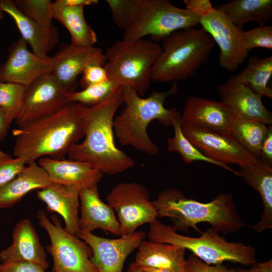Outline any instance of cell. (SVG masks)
<instances>
[{"mask_svg": "<svg viewBox=\"0 0 272 272\" xmlns=\"http://www.w3.org/2000/svg\"><path fill=\"white\" fill-rule=\"evenodd\" d=\"M123 103L122 86L93 106L72 103L74 111L83 122L85 135L82 143L69 149V159L85 162L108 175L123 172L134 166L133 160L114 142L113 120L117 110Z\"/></svg>", "mask_w": 272, "mask_h": 272, "instance_id": "6da1fadb", "label": "cell"}, {"mask_svg": "<svg viewBox=\"0 0 272 272\" xmlns=\"http://www.w3.org/2000/svg\"><path fill=\"white\" fill-rule=\"evenodd\" d=\"M12 132L13 155L23 158L28 165L42 157L64 158L70 148L84 137L85 127L71 103L51 115L18 126Z\"/></svg>", "mask_w": 272, "mask_h": 272, "instance_id": "7a4b0ae2", "label": "cell"}, {"mask_svg": "<svg viewBox=\"0 0 272 272\" xmlns=\"http://www.w3.org/2000/svg\"><path fill=\"white\" fill-rule=\"evenodd\" d=\"M152 201L158 217L170 218L177 231L188 232L191 228L200 233L197 225L207 223L213 229L226 235L247 226L230 193H220L205 203L187 198L180 190L170 188L160 191Z\"/></svg>", "mask_w": 272, "mask_h": 272, "instance_id": "3957f363", "label": "cell"}, {"mask_svg": "<svg viewBox=\"0 0 272 272\" xmlns=\"http://www.w3.org/2000/svg\"><path fill=\"white\" fill-rule=\"evenodd\" d=\"M125 107L115 116L114 134L122 146H128L151 155L159 152L157 145L149 137L147 127L150 122L158 120L166 126H171L174 119L181 113L175 108H166V99L176 95L178 91L177 82L168 90L153 91L149 96L143 98L130 87H122Z\"/></svg>", "mask_w": 272, "mask_h": 272, "instance_id": "277c9868", "label": "cell"}, {"mask_svg": "<svg viewBox=\"0 0 272 272\" xmlns=\"http://www.w3.org/2000/svg\"><path fill=\"white\" fill-rule=\"evenodd\" d=\"M152 70V81L177 82L194 76L207 62L215 43L202 28L176 31L163 40Z\"/></svg>", "mask_w": 272, "mask_h": 272, "instance_id": "5b68a950", "label": "cell"}, {"mask_svg": "<svg viewBox=\"0 0 272 272\" xmlns=\"http://www.w3.org/2000/svg\"><path fill=\"white\" fill-rule=\"evenodd\" d=\"M149 224V240L180 246L207 264L232 262L251 266L257 262L254 247L242 242H229L211 228L201 231L199 236L193 237L178 233L173 226L157 219Z\"/></svg>", "mask_w": 272, "mask_h": 272, "instance_id": "8992f818", "label": "cell"}, {"mask_svg": "<svg viewBox=\"0 0 272 272\" xmlns=\"http://www.w3.org/2000/svg\"><path fill=\"white\" fill-rule=\"evenodd\" d=\"M162 51L152 40L116 41L105 53L108 80L134 89L142 97L150 88L153 66Z\"/></svg>", "mask_w": 272, "mask_h": 272, "instance_id": "52a82bcc", "label": "cell"}, {"mask_svg": "<svg viewBox=\"0 0 272 272\" xmlns=\"http://www.w3.org/2000/svg\"><path fill=\"white\" fill-rule=\"evenodd\" d=\"M200 19L169 0H133L122 39L138 40L149 35L158 42L176 31L195 27Z\"/></svg>", "mask_w": 272, "mask_h": 272, "instance_id": "ba28073f", "label": "cell"}, {"mask_svg": "<svg viewBox=\"0 0 272 272\" xmlns=\"http://www.w3.org/2000/svg\"><path fill=\"white\" fill-rule=\"evenodd\" d=\"M37 217L50 239L46 250L53 259L52 272H98L90 260V247L67 232L57 216L53 215L50 221L46 212L40 210Z\"/></svg>", "mask_w": 272, "mask_h": 272, "instance_id": "9c48e42d", "label": "cell"}, {"mask_svg": "<svg viewBox=\"0 0 272 272\" xmlns=\"http://www.w3.org/2000/svg\"><path fill=\"white\" fill-rule=\"evenodd\" d=\"M116 213L120 236L136 231L140 226L156 220L158 214L148 190L137 182H121L115 185L106 197Z\"/></svg>", "mask_w": 272, "mask_h": 272, "instance_id": "30bf717a", "label": "cell"}, {"mask_svg": "<svg viewBox=\"0 0 272 272\" xmlns=\"http://www.w3.org/2000/svg\"><path fill=\"white\" fill-rule=\"evenodd\" d=\"M199 24L220 48L221 67L233 72L244 63L249 51L243 29L235 26L222 12L215 8L200 19Z\"/></svg>", "mask_w": 272, "mask_h": 272, "instance_id": "8fae6325", "label": "cell"}, {"mask_svg": "<svg viewBox=\"0 0 272 272\" xmlns=\"http://www.w3.org/2000/svg\"><path fill=\"white\" fill-rule=\"evenodd\" d=\"M77 236L90 247V260L98 272H122L126 258L137 249L146 234L138 231L110 239L80 231Z\"/></svg>", "mask_w": 272, "mask_h": 272, "instance_id": "7c38bea8", "label": "cell"}, {"mask_svg": "<svg viewBox=\"0 0 272 272\" xmlns=\"http://www.w3.org/2000/svg\"><path fill=\"white\" fill-rule=\"evenodd\" d=\"M71 103L52 73L26 87L22 111L15 121L20 126L51 115Z\"/></svg>", "mask_w": 272, "mask_h": 272, "instance_id": "4fadbf2b", "label": "cell"}, {"mask_svg": "<svg viewBox=\"0 0 272 272\" xmlns=\"http://www.w3.org/2000/svg\"><path fill=\"white\" fill-rule=\"evenodd\" d=\"M27 45L21 37L9 46L7 60L0 64V82L27 87L43 75L52 72L55 57H40L29 51Z\"/></svg>", "mask_w": 272, "mask_h": 272, "instance_id": "5bb4252c", "label": "cell"}, {"mask_svg": "<svg viewBox=\"0 0 272 272\" xmlns=\"http://www.w3.org/2000/svg\"><path fill=\"white\" fill-rule=\"evenodd\" d=\"M185 137L205 156L218 163L242 167L257 159L242 146L231 134L181 127Z\"/></svg>", "mask_w": 272, "mask_h": 272, "instance_id": "9a60e30c", "label": "cell"}, {"mask_svg": "<svg viewBox=\"0 0 272 272\" xmlns=\"http://www.w3.org/2000/svg\"><path fill=\"white\" fill-rule=\"evenodd\" d=\"M234 118V113L225 103L191 96L185 102L180 122L181 127L231 134Z\"/></svg>", "mask_w": 272, "mask_h": 272, "instance_id": "2e32d148", "label": "cell"}, {"mask_svg": "<svg viewBox=\"0 0 272 272\" xmlns=\"http://www.w3.org/2000/svg\"><path fill=\"white\" fill-rule=\"evenodd\" d=\"M53 56L56 63L51 73L66 94L76 91L77 77L86 66L92 64L105 66L106 63L102 50L94 46L62 43Z\"/></svg>", "mask_w": 272, "mask_h": 272, "instance_id": "e0dca14e", "label": "cell"}, {"mask_svg": "<svg viewBox=\"0 0 272 272\" xmlns=\"http://www.w3.org/2000/svg\"><path fill=\"white\" fill-rule=\"evenodd\" d=\"M221 101L241 117L266 125L272 124V113L263 104L262 97L232 77L217 87Z\"/></svg>", "mask_w": 272, "mask_h": 272, "instance_id": "ac0fdd59", "label": "cell"}, {"mask_svg": "<svg viewBox=\"0 0 272 272\" xmlns=\"http://www.w3.org/2000/svg\"><path fill=\"white\" fill-rule=\"evenodd\" d=\"M11 245L0 251L1 263L27 261L35 263L45 270L49 267L47 254L31 222L19 221L12 232Z\"/></svg>", "mask_w": 272, "mask_h": 272, "instance_id": "d6986e66", "label": "cell"}, {"mask_svg": "<svg viewBox=\"0 0 272 272\" xmlns=\"http://www.w3.org/2000/svg\"><path fill=\"white\" fill-rule=\"evenodd\" d=\"M80 231L92 233L101 229L120 236V225L113 209L101 199L98 185L81 189L79 193Z\"/></svg>", "mask_w": 272, "mask_h": 272, "instance_id": "ffe728a7", "label": "cell"}, {"mask_svg": "<svg viewBox=\"0 0 272 272\" xmlns=\"http://www.w3.org/2000/svg\"><path fill=\"white\" fill-rule=\"evenodd\" d=\"M37 163L46 172L52 183L72 186L81 189L98 185L103 174L89 164L76 160L40 158Z\"/></svg>", "mask_w": 272, "mask_h": 272, "instance_id": "44dd1931", "label": "cell"}, {"mask_svg": "<svg viewBox=\"0 0 272 272\" xmlns=\"http://www.w3.org/2000/svg\"><path fill=\"white\" fill-rule=\"evenodd\" d=\"M80 191L76 187L51 182L37 192L38 198L46 205V210L60 215L63 219L65 230L76 236L80 231L78 215Z\"/></svg>", "mask_w": 272, "mask_h": 272, "instance_id": "7402d4cb", "label": "cell"}, {"mask_svg": "<svg viewBox=\"0 0 272 272\" xmlns=\"http://www.w3.org/2000/svg\"><path fill=\"white\" fill-rule=\"evenodd\" d=\"M237 172L238 177L259 193L263 206L261 218L252 229L258 233L271 229L272 166L257 158L251 164L239 167Z\"/></svg>", "mask_w": 272, "mask_h": 272, "instance_id": "603a6c76", "label": "cell"}, {"mask_svg": "<svg viewBox=\"0 0 272 272\" xmlns=\"http://www.w3.org/2000/svg\"><path fill=\"white\" fill-rule=\"evenodd\" d=\"M0 6L14 21L22 38L29 44L32 52L41 57L55 47L59 41L58 32L49 31L25 15L13 0H0Z\"/></svg>", "mask_w": 272, "mask_h": 272, "instance_id": "cb8c5ba5", "label": "cell"}, {"mask_svg": "<svg viewBox=\"0 0 272 272\" xmlns=\"http://www.w3.org/2000/svg\"><path fill=\"white\" fill-rule=\"evenodd\" d=\"M137 249L134 262L139 266L187 272L186 250L180 246L144 239Z\"/></svg>", "mask_w": 272, "mask_h": 272, "instance_id": "d4e9b609", "label": "cell"}, {"mask_svg": "<svg viewBox=\"0 0 272 272\" xmlns=\"http://www.w3.org/2000/svg\"><path fill=\"white\" fill-rule=\"evenodd\" d=\"M51 182L37 162L27 165L12 180L0 188V209L13 207L28 193L41 189Z\"/></svg>", "mask_w": 272, "mask_h": 272, "instance_id": "484cf974", "label": "cell"}, {"mask_svg": "<svg viewBox=\"0 0 272 272\" xmlns=\"http://www.w3.org/2000/svg\"><path fill=\"white\" fill-rule=\"evenodd\" d=\"M84 8L64 6L55 1L52 4V17L68 30L71 44L81 47L94 46L97 36L85 19Z\"/></svg>", "mask_w": 272, "mask_h": 272, "instance_id": "4316f807", "label": "cell"}, {"mask_svg": "<svg viewBox=\"0 0 272 272\" xmlns=\"http://www.w3.org/2000/svg\"><path fill=\"white\" fill-rule=\"evenodd\" d=\"M215 8L241 29L250 22L266 25L272 18L271 0H233Z\"/></svg>", "mask_w": 272, "mask_h": 272, "instance_id": "83f0119b", "label": "cell"}, {"mask_svg": "<svg viewBox=\"0 0 272 272\" xmlns=\"http://www.w3.org/2000/svg\"><path fill=\"white\" fill-rule=\"evenodd\" d=\"M272 76V56L250 57L245 68L232 78L236 82L247 86L262 97L272 98V89L269 86Z\"/></svg>", "mask_w": 272, "mask_h": 272, "instance_id": "f1b7e54d", "label": "cell"}, {"mask_svg": "<svg viewBox=\"0 0 272 272\" xmlns=\"http://www.w3.org/2000/svg\"><path fill=\"white\" fill-rule=\"evenodd\" d=\"M234 114L231 134L248 152L257 158H259L261 146L266 134L268 125Z\"/></svg>", "mask_w": 272, "mask_h": 272, "instance_id": "f546056e", "label": "cell"}, {"mask_svg": "<svg viewBox=\"0 0 272 272\" xmlns=\"http://www.w3.org/2000/svg\"><path fill=\"white\" fill-rule=\"evenodd\" d=\"M180 116L173 120L172 125L174 136L167 139V150L170 152H176L181 156L183 161L188 164L196 161L208 162L219 166L238 176L237 171L229 165L214 161L201 153L184 135L180 122Z\"/></svg>", "mask_w": 272, "mask_h": 272, "instance_id": "4dcf8cb0", "label": "cell"}, {"mask_svg": "<svg viewBox=\"0 0 272 272\" xmlns=\"http://www.w3.org/2000/svg\"><path fill=\"white\" fill-rule=\"evenodd\" d=\"M26 87L20 84L0 82V107L11 125L22 111Z\"/></svg>", "mask_w": 272, "mask_h": 272, "instance_id": "1f68e13d", "label": "cell"}, {"mask_svg": "<svg viewBox=\"0 0 272 272\" xmlns=\"http://www.w3.org/2000/svg\"><path fill=\"white\" fill-rule=\"evenodd\" d=\"M18 8L28 18L44 29L53 32H58L52 22L50 0H14Z\"/></svg>", "mask_w": 272, "mask_h": 272, "instance_id": "d6a6232c", "label": "cell"}, {"mask_svg": "<svg viewBox=\"0 0 272 272\" xmlns=\"http://www.w3.org/2000/svg\"><path fill=\"white\" fill-rule=\"evenodd\" d=\"M116 83L108 80L88 86L80 91L66 94L70 103H77L86 106H93L104 101L118 87Z\"/></svg>", "mask_w": 272, "mask_h": 272, "instance_id": "836d02e7", "label": "cell"}, {"mask_svg": "<svg viewBox=\"0 0 272 272\" xmlns=\"http://www.w3.org/2000/svg\"><path fill=\"white\" fill-rule=\"evenodd\" d=\"M26 165L23 158H13L10 154L0 150V188L20 173Z\"/></svg>", "mask_w": 272, "mask_h": 272, "instance_id": "e575fe53", "label": "cell"}, {"mask_svg": "<svg viewBox=\"0 0 272 272\" xmlns=\"http://www.w3.org/2000/svg\"><path fill=\"white\" fill-rule=\"evenodd\" d=\"M244 37L249 51L257 48L272 49V26L262 25L244 31Z\"/></svg>", "mask_w": 272, "mask_h": 272, "instance_id": "d590c367", "label": "cell"}, {"mask_svg": "<svg viewBox=\"0 0 272 272\" xmlns=\"http://www.w3.org/2000/svg\"><path fill=\"white\" fill-rule=\"evenodd\" d=\"M106 2L110 8L113 22L124 30L130 17L133 0H107Z\"/></svg>", "mask_w": 272, "mask_h": 272, "instance_id": "8d00e7d4", "label": "cell"}, {"mask_svg": "<svg viewBox=\"0 0 272 272\" xmlns=\"http://www.w3.org/2000/svg\"><path fill=\"white\" fill-rule=\"evenodd\" d=\"M108 80L106 71L104 66L92 64L86 66L83 71L80 84L84 89Z\"/></svg>", "mask_w": 272, "mask_h": 272, "instance_id": "74e56055", "label": "cell"}, {"mask_svg": "<svg viewBox=\"0 0 272 272\" xmlns=\"http://www.w3.org/2000/svg\"><path fill=\"white\" fill-rule=\"evenodd\" d=\"M187 272H236V268H229L223 264H209L192 254L186 259Z\"/></svg>", "mask_w": 272, "mask_h": 272, "instance_id": "f35d334b", "label": "cell"}, {"mask_svg": "<svg viewBox=\"0 0 272 272\" xmlns=\"http://www.w3.org/2000/svg\"><path fill=\"white\" fill-rule=\"evenodd\" d=\"M0 272H45L40 266L27 261L0 262Z\"/></svg>", "mask_w": 272, "mask_h": 272, "instance_id": "ab89813d", "label": "cell"}, {"mask_svg": "<svg viewBox=\"0 0 272 272\" xmlns=\"http://www.w3.org/2000/svg\"><path fill=\"white\" fill-rule=\"evenodd\" d=\"M185 9L200 18L203 17L214 10L209 0H184Z\"/></svg>", "mask_w": 272, "mask_h": 272, "instance_id": "60d3db41", "label": "cell"}, {"mask_svg": "<svg viewBox=\"0 0 272 272\" xmlns=\"http://www.w3.org/2000/svg\"><path fill=\"white\" fill-rule=\"evenodd\" d=\"M258 158L272 166V124L268 125L267 131L262 143Z\"/></svg>", "mask_w": 272, "mask_h": 272, "instance_id": "b9f144b4", "label": "cell"}, {"mask_svg": "<svg viewBox=\"0 0 272 272\" xmlns=\"http://www.w3.org/2000/svg\"><path fill=\"white\" fill-rule=\"evenodd\" d=\"M59 3L67 6L75 7H85L97 4V0H56Z\"/></svg>", "mask_w": 272, "mask_h": 272, "instance_id": "7bdbcfd3", "label": "cell"}, {"mask_svg": "<svg viewBox=\"0 0 272 272\" xmlns=\"http://www.w3.org/2000/svg\"><path fill=\"white\" fill-rule=\"evenodd\" d=\"M10 127L5 113L0 107V142L6 139Z\"/></svg>", "mask_w": 272, "mask_h": 272, "instance_id": "ee69618b", "label": "cell"}, {"mask_svg": "<svg viewBox=\"0 0 272 272\" xmlns=\"http://www.w3.org/2000/svg\"><path fill=\"white\" fill-rule=\"evenodd\" d=\"M259 272H272V259L260 262H256Z\"/></svg>", "mask_w": 272, "mask_h": 272, "instance_id": "f6af8a7d", "label": "cell"}, {"mask_svg": "<svg viewBox=\"0 0 272 272\" xmlns=\"http://www.w3.org/2000/svg\"><path fill=\"white\" fill-rule=\"evenodd\" d=\"M142 272H184L167 268L140 266Z\"/></svg>", "mask_w": 272, "mask_h": 272, "instance_id": "bcb514c9", "label": "cell"}, {"mask_svg": "<svg viewBox=\"0 0 272 272\" xmlns=\"http://www.w3.org/2000/svg\"><path fill=\"white\" fill-rule=\"evenodd\" d=\"M236 272H259L256 263L248 269L240 268H236Z\"/></svg>", "mask_w": 272, "mask_h": 272, "instance_id": "7dc6e473", "label": "cell"}, {"mask_svg": "<svg viewBox=\"0 0 272 272\" xmlns=\"http://www.w3.org/2000/svg\"><path fill=\"white\" fill-rule=\"evenodd\" d=\"M126 272H142L140 267L135 263L132 262L128 266Z\"/></svg>", "mask_w": 272, "mask_h": 272, "instance_id": "c3c4849f", "label": "cell"}, {"mask_svg": "<svg viewBox=\"0 0 272 272\" xmlns=\"http://www.w3.org/2000/svg\"><path fill=\"white\" fill-rule=\"evenodd\" d=\"M4 12L2 10L0 6V21L2 20L4 18Z\"/></svg>", "mask_w": 272, "mask_h": 272, "instance_id": "681fc988", "label": "cell"}]
</instances>
